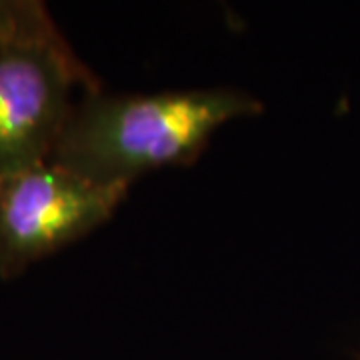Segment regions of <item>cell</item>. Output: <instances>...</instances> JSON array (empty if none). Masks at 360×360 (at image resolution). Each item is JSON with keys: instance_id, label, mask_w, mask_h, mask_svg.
<instances>
[{"instance_id": "obj_1", "label": "cell", "mask_w": 360, "mask_h": 360, "mask_svg": "<svg viewBox=\"0 0 360 360\" xmlns=\"http://www.w3.org/2000/svg\"><path fill=\"white\" fill-rule=\"evenodd\" d=\"M258 112L257 98L231 89L96 90L80 96L51 160L94 182L132 184L150 170L193 165L219 127Z\"/></svg>"}, {"instance_id": "obj_2", "label": "cell", "mask_w": 360, "mask_h": 360, "mask_svg": "<svg viewBox=\"0 0 360 360\" xmlns=\"http://www.w3.org/2000/svg\"><path fill=\"white\" fill-rule=\"evenodd\" d=\"M75 90H103L42 2L0 0V176L51 160Z\"/></svg>"}, {"instance_id": "obj_3", "label": "cell", "mask_w": 360, "mask_h": 360, "mask_svg": "<svg viewBox=\"0 0 360 360\" xmlns=\"http://www.w3.org/2000/svg\"><path fill=\"white\" fill-rule=\"evenodd\" d=\"M130 184L94 182L52 160L0 176V278L98 229L127 198Z\"/></svg>"}]
</instances>
